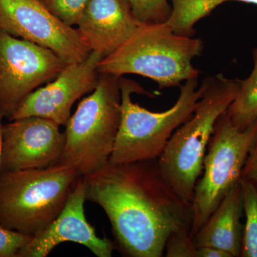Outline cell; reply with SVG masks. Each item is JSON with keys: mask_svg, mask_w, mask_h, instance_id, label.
Here are the masks:
<instances>
[{"mask_svg": "<svg viewBox=\"0 0 257 257\" xmlns=\"http://www.w3.org/2000/svg\"><path fill=\"white\" fill-rule=\"evenodd\" d=\"M256 136L257 119L241 131L232 124L226 111L218 118L194 188L191 237L239 182Z\"/></svg>", "mask_w": 257, "mask_h": 257, "instance_id": "obj_7", "label": "cell"}, {"mask_svg": "<svg viewBox=\"0 0 257 257\" xmlns=\"http://www.w3.org/2000/svg\"><path fill=\"white\" fill-rule=\"evenodd\" d=\"M32 236L7 229L0 225V257H17Z\"/></svg>", "mask_w": 257, "mask_h": 257, "instance_id": "obj_21", "label": "cell"}, {"mask_svg": "<svg viewBox=\"0 0 257 257\" xmlns=\"http://www.w3.org/2000/svg\"><path fill=\"white\" fill-rule=\"evenodd\" d=\"M252 55V72L248 78L239 81L236 97L226 111L232 124L241 131L257 119V48L253 49Z\"/></svg>", "mask_w": 257, "mask_h": 257, "instance_id": "obj_16", "label": "cell"}, {"mask_svg": "<svg viewBox=\"0 0 257 257\" xmlns=\"http://www.w3.org/2000/svg\"><path fill=\"white\" fill-rule=\"evenodd\" d=\"M243 195L240 180L230 189L215 210L195 234L193 242L197 247H212L240 256L243 226Z\"/></svg>", "mask_w": 257, "mask_h": 257, "instance_id": "obj_14", "label": "cell"}, {"mask_svg": "<svg viewBox=\"0 0 257 257\" xmlns=\"http://www.w3.org/2000/svg\"><path fill=\"white\" fill-rule=\"evenodd\" d=\"M52 120L28 116L3 126L0 172L42 169L60 162L65 135Z\"/></svg>", "mask_w": 257, "mask_h": 257, "instance_id": "obj_10", "label": "cell"}, {"mask_svg": "<svg viewBox=\"0 0 257 257\" xmlns=\"http://www.w3.org/2000/svg\"><path fill=\"white\" fill-rule=\"evenodd\" d=\"M142 24L126 0H88L77 30L90 52L104 58L127 41Z\"/></svg>", "mask_w": 257, "mask_h": 257, "instance_id": "obj_13", "label": "cell"}, {"mask_svg": "<svg viewBox=\"0 0 257 257\" xmlns=\"http://www.w3.org/2000/svg\"><path fill=\"white\" fill-rule=\"evenodd\" d=\"M139 21L142 23H165L170 18L168 0H126Z\"/></svg>", "mask_w": 257, "mask_h": 257, "instance_id": "obj_18", "label": "cell"}, {"mask_svg": "<svg viewBox=\"0 0 257 257\" xmlns=\"http://www.w3.org/2000/svg\"><path fill=\"white\" fill-rule=\"evenodd\" d=\"M241 178L251 181L257 187V136L243 166Z\"/></svg>", "mask_w": 257, "mask_h": 257, "instance_id": "obj_22", "label": "cell"}, {"mask_svg": "<svg viewBox=\"0 0 257 257\" xmlns=\"http://www.w3.org/2000/svg\"><path fill=\"white\" fill-rule=\"evenodd\" d=\"M55 52L0 30V112L10 120L22 102L67 66Z\"/></svg>", "mask_w": 257, "mask_h": 257, "instance_id": "obj_8", "label": "cell"}, {"mask_svg": "<svg viewBox=\"0 0 257 257\" xmlns=\"http://www.w3.org/2000/svg\"><path fill=\"white\" fill-rule=\"evenodd\" d=\"M165 252L167 257H198V247L188 231H178L169 236Z\"/></svg>", "mask_w": 257, "mask_h": 257, "instance_id": "obj_20", "label": "cell"}, {"mask_svg": "<svg viewBox=\"0 0 257 257\" xmlns=\"http://www.w3.org/2000/svg\"><path fill=\"white\" fill-rule=\"evenodd\" d=\"M101 59L100 54L91 52L82 62L67 64L53 81L32 92L9 121L39 116L65 126L74 103L95 89L99 76L98 66Z\"/></svg>", "mask_w": 257, "mask_h": 257, "instance_id": "obj_11", "label": "cell"}, {"mask_svg": "<svg viewBox=\"0 0 257 257\" xmlns=\"http://www.w3.org/2000/svg\"><path fill=\"white\" fill-rule=\"evenodd\" d=\"M239 88V80L221 74L207 77V87L195 111L175 130L157 159L164 178L187 204L192 205L216 121L234 101Z\"/></svg>", "mask_w": 257, "mask_h": 257, "instance_id": "obj_3", "label": "cell"}, {"mask_svg": "<svg viewBox=\"0 0 257 257\" xmlns=\"http://www.w3.org/2000/svg\"><path fill=\"white\" fill-rule=\"evenodd\" d=\"M4 119V116L0 112V164H1V157H2V146H3V120Z\"/></svg>", "mask_w": 257, "mask_h": 257, "instance_id": "obj_24", "label": "cell"}, {"mask_svg": "<svg viewBox=\"0 0 257 257\" xmlns=\"http://www.w3.org/2000/svg\"><path fill=\"white\" fill-rule=\"evenodd\" d=\"M0 30L52 50L67 64L82 62L91 53L77 28L40 0H0Z\"/></svg>", "mask_w": 257, "mask_h": 257, "instance_id": "obj_9", "label": "cell"}, {"mask_svg": "<svg viewBox=\"0 0 257 257\" xmlns=\"http://www.w3.org/2000/svg\"><path fill=\"white\" fill-rule=\"evenodd\" d=\"M86 199L104 211L124 256L162 257L172 233L188 231L192 205L164 178L157 159L107 165L83 177Z\"/></svg>", "mask_w": 257, "mask_h": 257, "instance_id": "obj_1", "label": "cell"}, {"mask_svg": "<svg viewBox=\"0 0 257 257\" xmlns=\"http://www.w3.org/2000/svg\"><path fill=\"white\" fill-rule=\"evenodd\" d=\"M198 257H231L222 250L212 247H198Z\"/></svg>", "mask_w": 257, "mask_h": 257, "instance_id": "obj_23", "label": "cell"}, {"mask_svg": "<svg viewBox=\"0 0 257 257\" xmlns=\"http://www.w3.org/2000/svg\"><path fill=\"white\" fill-rule=\"evenodd\" d=\"M229 1L257 5V0H172L173 8L167 23L179 35L193 37L194 26L216 7Z\"/></svg>", "mask_w": 257, "mask_h": 257, "instance_id": "obj_15", "label": "cell"}, {"mask_svg": "<svg viewBox=\"0 0 257 257\" xmlns=\"http://www.w3.org/2000/svg\"><path fill=\"white\" fill-rule=\"evenodd\" d=\"M197 78L180 85V95L168 110L156 112L132 101L134 93L153 97L138 83L119 77L121 122L109 163H131L158 159L175 130L190 117L207 87V79L198 87Z\"/></svg>", "mask_w": 257, "mask_h": 257, "instance_id": "obj_4", "label": "cell"}, {"mask_svg": "<svg viewBox=\"0 0 257 257\" xmlns=\"http://www.w3.org/2000/svg\"><path fill=\"white\" fill-rule=\"evenodd\" d=\"M240 184L246 216L240 256L257 257V187L251 181L243 178L240 179Z\"/></svg>", "mask_w": 257, "mask_h": 257, "instance_id": "obj_17", "label": "cell"}, {"mask_svg": "<svg viewBox=\"0 0 257 257\" xmlns=\"http://www.w3.org/2000/svg\"><path fill=\"white\" fill-rule=\"evenodd\" d=\"M119 77L99 74L97 84L66 124L65 145L58 164L84 177L109 163L121 122Z\"/></svg>", "mask_w": 257, "mask_h": 257, "instance_id": "obj_6", "label": "cell"}, {"mask_svg": "<svg viewBox=\"0 0 257 257\" xmlns=\"http://www.w3.org/2000/svg\"><path fill=\"white\" fill-rule=\"evenodd\" d=\"M202 50V40L177 35L166 22L143 23L118 50L101 59L98 72L138 74L156 82L160 89L180 87L183 81L198 78L192 60Z\"/></svg>", "mask_w": 257, "mask_h": 257, "instance_id": "obj_2", "label": "cell"}, {"mask_svg": "<svg viewBox=\"0 0 257 257\" xmlns=\"http://www.w3.org/2000/svg\"><path fill=\"white\" fill-rule=\"evenodd\" d=\"M85 201L84 182L81 176L63 210L46 229L32 236L17 257H46L56 246L64 242L82 244L98 257H111L114 243L108 238H100L96 235L86 218Z\"/></svg>", "mask_w": 257, "mask_h": 257, "instance_id": "obj_12", "label": "cell"}, {"mask_svg": "<svg viewBox=\"0 0 257 257\" xmlns=\"http://www.w3.org/2000/svg\"><path fill=\"white\" fill-rule=\"evenodd\" d=\"M51 13L69 26H77L88 0H40Z\"/></svg>", "mask_w": 257, "mask_h": 257, "instance_id": "obj_19", "label": "cell"}, {"mask_svg": "<svg viewBox=\"0 0 257 257\" xmlns=\"http://www.w3.org/2000/svg\"><path fill=\"white\" fill-rule=\"evenodd\" d=\"M80 177L63 164L0 172V225L29 236L38 234L63 210Z\"/></svg>", "mask_w": 257, "mask_h": 257, "instance_id": "obj_5", "label": "cell"}]
</instances>
